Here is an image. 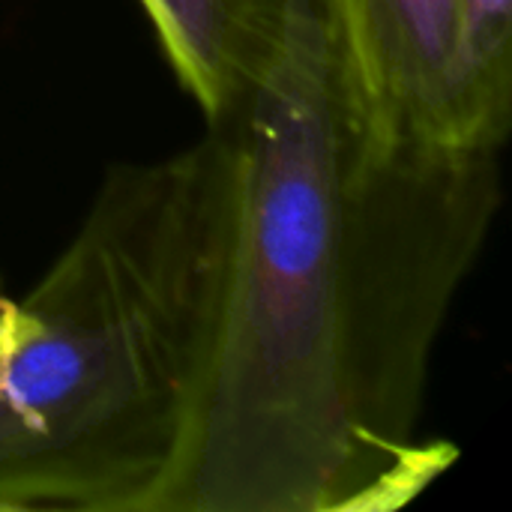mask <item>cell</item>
<instances>
[{"label":"cell","mask_w":512,"mask_h":512,"mask_svg":"<svg viewBox=\"0 0 512 512\" xmlns=\"http://www.w3.org/2000/svg\"><path fill=\"white\" fill-rule=\"evenodd\" d=\"M228 243L222 129L105 174L42 282L0 303V512H165L210 375Z\"/></svg>","instance_id":"cell-2"},{"label":"cell","mask_w":512,"mask_h":512,"mask_svg":"<svg viewBox=\"0 0 512 512\" xmlns=\"http://www.w3.org/2000/svg\"><path fill=\"white\" fill-rule=\"evenodd\" d=\"M512 117V0H453L444 144L498 153Z\"/></svg>","instance_id":"cell-5"},{"label":"cell","mask_w":512,"mask_h":512,"mask_svg":"<svg viewBox=\"0 0 512 512\" xmlns=\"http://www.w3.org/2000/svg\"><path fill=\"white\" fill-rule=\"evenodd\" d=\"M309 3L366 129L387 144L447 147L444 81L453 0Z\"/></svg>","instance_id":"cell-3"},{"label":"cell","mask_w":512,"mask_h":512,"mask_svg":"<svg viewBox=\"0 0 512 512\" xmlns=\"http://www.w3.org/2000/svg\"><path fill=\"white\" fill-rule=\"evenodd\" d=\"M231 144L210 375L165 512H378L456 456L417 444L435 342L498 210V153L387 144L303 0Z\"/></svg>","instance_id":"cell-1"},{"label":"cell","mask_w":512,"mask_h":512,"mask_svg":"<svg viewBox=\"0 0 512 512\" xmlns=\"http://www.w3.org/2000/svg\"><path fill=\"white\" fill-rule=\"evenodd\" d=\"M207 126L231 123L282 60L303 0H141Z\"/></svg>","instance_id":"cell-4"}]
</instances>
